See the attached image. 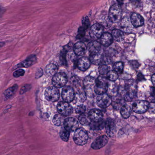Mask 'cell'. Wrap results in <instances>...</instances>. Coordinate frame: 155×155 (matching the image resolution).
<instances>
[{"label": "cell", "instance_id": "obj_35", "mask_svg": "<svg viewBox=\"0 0 155 155\" xmlns=\"http://www.w3.org/2000/svg\"><path fill=\"white\" fill-rule=\"evenodd\" d=\"M31 88V86L29 84H26L22 86L21 88L20 89V94L21 95L24 94L26 92L30 91V89Z\"/></svg>", "mask_w": 155, "mask_h": 155}, {"label": "cell", "instance_id": "obj_18", "mask_svg": "<svg viewBox=\"0 0 155 155\" xmlns=\"http://www.w3.org/2000/svg\"><path fill=\"white\" fill-rule=\"evenodd\" d=\"M91 121L93 122H99L103 120L104 114L99 109H93L89 111L88 113Z\"/></svg>", "mask_w": 155, "mask_h": 155}, {"label": "cell", "instance_id": "obj_36", "mask_svg": "<svg viewBox=\"0 0 155 155\" xmlns=\"http://www.w3.org/2000/svg\"><path fill=\"white\" fill-rule=\"evenodd\" d=\"M25 74V71L22 69H19L14 72L13 76L15 78H18L21 76H23Z\"/></svg>", "mask_w": 155, "mask_h": 155}, {"label": "cell", "instance_id": "obj_13", "mask_svg": "<svg viewBox=\"0 0 155 155\" xmlns=\"http://www.w3.org/2000/svg\"><path fill=\"white\" fill-rule=\"evenodd\" d=\"M108 142V138L107 136H101L93 142L91 144V148L94 150H99L105 146Z\"/></svg>", "mask_w": 155, "mask_h": 155}, {"label": "cell", "instance_id": "obj_30", "mask_svg": "<svg viewBox=\"0 0 155 155\" xmlns=\"http://www.w3.org/2000/svg\"><path fill=\"white\" fill-rule=\"evenodd\" d=\"M113 69L118 74H121L124 71V64L121 62L115 63L113 66Z\"/></svg>", "mask_w": 155, "mask_h": 155}, {"label": "cell", "instance_id": "obj_8", "mask_svg": "<svg viewBox=\"0 0 155 155\" xmlns=\"http://www.w3.org/2000/svg\"><path fill=\"white\" fill-rule=\"evenodd\" d=\"M97 105L102 108H106L108 107L112 104V100L108 94H102L97 97L96 100Z\"/></svg>", "mask_w": 155, "mask_h": 155}, {"label": "cell", "instance_id": "obj_9", "mask_svg": "<svg viewBox=\"0 0 155 155\" xmlns=\"http://www.w3.org/2000/svg\"><path fill=\"white\" fill-rule=\"evenodd\" d=\"M149 103L143 100H138L133 103L132 108L133 111L138 114H143L148 110Z\"/></svg>", "mask_w": 155, "mask_h": 155}, {"label": "cell", "instance_id": "obj_28", "mask_svg": "<svg viewBox=\"0 0 155 155\" xmlns=\"http://www.w3.org/2000/svg\"><path fill=\"white\" fill-rule=\"evenodd\" d=\"M70 133L71 132H69L65 128H61L60 132V136L61 139L64 142H68L70 138Z\"/></svg>", "mask_w": 155, "mask_h": 155}, {"label": "cell", "instance_id": "obj_46", "mask_svg": "<svg viewBox=\"0 0 155 155\" xmlns=\"http://www.w3.org/2000/svg\"><path fill=\"white\" fill-rule=\"evenodd\" d=\"M130 1H138V0H130Z\"/></svg>", "mask_w": 155, "mask_h": 155}, {"label": "cell", "instance_id": "obj_29", "mask_svg": "<svg viewBox=\"0 0 155 155\" xmlns=\"http://www.w3.org/2000/svg\"><path fill=\"white\" fill-rule=\"evenodd\" d=\"M63 116L60 114H56L54 116L52 119L54 124L56 126H60L63 122Z\"/></svg>", "mask_w": 155, "mask_h": 155}, {"label": "cell", "instance_id": "obj_31", "mask_svg": "<svg viewBox=\"0 0 155 155\" xmlns=\"http://www.w3.org/2000/svg\"><path fill=\"white\" fill-rule=\"evenodd\" d=\"M107 78L111 82H114L118 78V74L114 71H110L106 75Z\"/></svg>", "mask_w": 155, "mask_h": 155}, {"label": "cell", "instance_id": "obj_27", "mask_svg": "<svg viewBox=\"0 0 155 155\" xmlns=\"http://www.w3.org/2000/svg\"><path fill=\"white\" fill-rule=\"evenodd\" d=\"M71 83L73 86L74 89H75L76 92L83 89V87L81 85V82L80 81V79L77 76H73L71 79Z\"/></svg>", "mask_w": 155, "mask_h": 155}, {"label": "cell", "instance_id": "obj_34", "mask_svg": "<svg viewBox=\"0 0 155 155\" xmlns=\"http://www.w3.org/2000/svg\"><path fill=\"white\" fill-rule=\"evenodd\" d=\"M82 26L85 29L87 30L90 25V21L87 16H84L82 20Z\"/></svg>", "mask_w": 155, "mask_h": 155}, {"label": "cell", "instance_id": "obj_19", "mask_svg": "<svg viewBox=\"0 0 155 155\" xmlns=\"http://www.w3.org/2000/svg\"><path fill=\"white\" fill-rule=\"evenodd\" d=\"M73 50L75 55L78 56H82L86 52L87 47L83 42H78L74 45Z\"/></svg>", "mask_w": 155, "mask_h": 155}, {"label": "cell", "instance_id": "obj_43", "mask_svg": "<svg viewBox=\"0 0 155 155\" xmlns=\"http://www.w3.org/2000/svg\"><path fill=\"white\" fill-rule=\"evenodd\" d=\"M151 94L153 96L155 97V87H152L151 90Z\"/></svg>", "mask_w": 155, "mask_h": 155}, {"label": "cell", "instance_id": "obj_12", "mask_svg": "<svg viewBox=\"0 0 155 155\" xmlns=\"http://www.w3.org/2000/svg\"><path fill=\"white\" fill-rule=\"evenodd\" d=\"M104 32V28L101 25L96 23L93 25L89 30L90 37L94 40L100 39Z\"/></svg>", "mask_w": 155, "mask_h": 155}, {"label": "cell", "instance_id": "obj_33", "mask_svg": "<svg viewBox=\"0 0 155 155\" xmlns=\"http://www.w3.org/2000/svg\"><path fill=\"white\" fill-rule=\"evenodd\" d=\"M136 93L137 92H130V91L126 92L124 96L125 100L127 102L132 101V100L135 97Z\"/></svg>", "mask_w": 155, "mask_h": 155}, {"label": "cell", "instance_id": "obj_1", "mask_svg": "<svg viewBox=\"0 0 155 155\" xmlns=\"http://www.w3.org/2000/svg\"><path fill=\"white\" fill-rule=\"evenodd\" d=\"M108 80L104 76H98L95 80L94 86L95 93L98 95L106 93L108 87Z\"/></svg>", "mask_w": 155, "mask_h": 155}, {"label": "cell", "instance_id": "obj_37", "mask_svg": "<svg viewBox=\"0 0 155 155\" xmlns=\"http://www.w3.org/2000/svg\"><path fill=\"white\" fill-rule=\"evenodd\" d=\"M85 29L83 27V26H80L78 29V34L76 35V38L77 39H81L82 37L84 36L85 34Z\"/></svg>", "mask_w": 155, "mask_h": 155}, {"label": "cell", "instance_id": "obj_15", "mask_svg": "<svg viewBox=\"0 0 155 155\" xmlns=\"http://www.w3.org/2000/svg\"><path fill=\"white\" fill-rule=\"evenodd\" d=\"M87 49L90 56L99 54L101 50V43L96 41H93L88 44Z\"/></svg>", "mask_w": 155, "mask_h": 155}, {"label": "cell", "instance_id": "obj_47", "mask_svg": "<svg viewBox=\"0 0 155 155\" xmlns=\"http://www.w3.org/2000/svg\"><path fill=\"white\" fill-rule=\"evenodd\" d=\"M1 11V7H0V11Z\"/></svg>", "mask_w": 155, "mask_h": 155}, {"label": "cell", "instance_id": "obj_39", "mask_svg": "<svg viewBox=\"0 0 155 155\" xmlns=\"http://www.w3.org/2000/svg\"><path fill=\"white\" fill-rule=\"evenodd\" d=\"M147 111H148L150 113L155 114V102L149 103Z\"/></svg>", "mask_w": 155, "mask_h": 155}, {"label": "cell", "instance_id": "obj_22", "mask_svg": "<svg viewBox=\"0 0 155 155\" xmlns=\"http://www.w3.org/2000/svg\"><path fill=\"white\" fill-rule=\"evenodd\" d=\"M18 88V85L15 84L6 89L3 93V95L5 100H8L12 97L17 92Z\"/></svg>", "mask_w": 155, "mask_h": 155}, {"label": "cell", "instance_id": "obj_42", "mask_svg": "<svg viewBox=\"0 0 155 155\" xmlns=\"http://www.w3.org/2000/svg\"><path fill=\"white\" fill-rule=\"evenodd\" d=\"M12 106L11 105H8V106H6V107H5V110H4V113H7V112H8V111H9V110H10V109H11V108H12Z\"/></svg>", "mask_w": 155, "mask_h": 155}, {"label": "cell", "instance_id": "obj_14", "mask_svg": "<svg viewBox=\"0 0 155 155\" xmlns=\"http://www.w3.org/2000/svg\"><path fill=\"white\" fill-rule=\"evenodd\" d=\"M64 128L69 132H74L78 128V121L74 117H68L64 120Z\"/></svg>", "mask_w": 155, "mask_h": 155}, {"label": "cell", "instance_id": "obj_16", "mask_svg": "<svg viewBox=\"0 0 155 155\" xmlns=\"http://www.w3.org/2000/svg\"><path fill=\"white\" fill-rule=\"evenodd\" d=\"M105 126L107 136L110 137H114L116 133V126L114 122L111 119H109L106 122Z\"/></svg>", "mask_w": 155, "mask_h": 155}, {"label": "cell", "instance_id": "obj_4", "mask_svg": "<svg viewBox=\"0 0 155 155\" xmlns=\"http://www.w3.org/2000/svg\"><path fill=\"white\" fill-rule=\"evenodd\" d=\"M45 99L49 102H57L60 97V91L54 86H49L45 92Z\"/></svg>", "mask_w": 155, "mask_h": 155}, {"label": "cell", "instance_id": "obj_5", "mask_svg": "<svg viewBox=\"0 0 155 155\" xmlns=\"http://www.w3.org/2000/svg\"><path fill=\"white\" fill-rule=\"evenodd\" d=\"M68 82V77L66 74L64 72L57 73L53 76V84L58 88H61L66 86Z\"/></svg>", "mask_w": 155, "mask_h": 155}, {"label": "cell", "instance_id": "obj_44", "mask_svg": "<svg viewBox=\"0 0 155 155\" xmlns=\"http://www.w3.org/2000/svg\"><path fill=\"white\" fill-rule=\"evenodd\" d=\"M152 80L153 84L154 86H155V74L152 76Z\"/></svg>", "mask_w": 155, "mask_h": 155}, {"label": "cell", "instance_id": "obj_40", "mask_svg": "<svg viewBox=\"0 0 155 155\" xmlns=\"http://www.w3.org/2000/svg\"><path fill=\"white\" fill-rule=\"evenodd\" d=\"M43 74V71L42 69L41 68H39L36 71L35 73V78L38 79L40 78L41 76H42Z\"/></svg>", "mask_w": 155, "mask_h": 155}, {"label": "cell", "instance_id": "obj_32", "mask_svg": "<svg viewBox=\"0 0 155 155\" xmlns=\"http://www.w3.org/2000/svg\"><path fill=\"white\" fill-rule=\"evenodd\" d=\"M110 71V67L106 64L102 65L98 68V72L101 75H106Z\"/></svg>", "mask_w": 155, "mask_h": 155}, {"label": "cell", "instance_id": "obj_41", "mask_svg": "<svg viewBox=\"0 0 155 155\" xmlns=\"http://www.w3.org/2000/svg\"><path fill=\"white\" fill-rule=\"evenodd\" d=\"M137 78L138 81H142L143 80H144V77L143 75L141 74V73L138 74V75H137Z\"/></svg>", "mask_w": 155, "mask_h": 155}, {"label": "cell", "instance_id": "obj_38", "mask_svg": "<svg viewBox=\"0 0 155 155\" xmlns=\"http://www.w3.org/2000/svg\"><path fill=\"white\" fill-rule=\"evenodd\" d=\"M85 106L83 104H80L77 106H76V108H75V112H76V113L81 114L85 113Z\"/></svg>", "mask_w": 155, "mask_h": 155}, {"label": "cell", "instance_id": "obj_11", "mask_svg": "<svg viewBox=\"0 0 155 155\" xmlns=\"http://www.w3.org/2000/svg\"><path fill=\"white\" fill-rule=\"evenodd\" d=\"M37 62V57L35 55H31L28 56L22 62L17 64L14 66L13 70H16L20 68H29L34 65Z\"/></svg>", "mask_w": 155, "mask_h": 155}, {"label": "cell", "instance_id": "obj_23", "mask_svg": "<svg viewBox=\"0 0 155 155\" xmlns=\"http://www.w3.org/2000/svg\"><path fill=\"white\" fill-rule=\"evenodd\" d=\"M45 71L47 75L50 76H53L57 73L58 67L54 64H49L45 66Z\"/></svg>", "mask_w": 155, "mask_h": 155}, {"label": "cell", "instance_id": "obj_6", "mask_svg": "<svg viewBox=\"0 0 155 155\" xmlns=\"http://www.w3.org/2000/svg\"><path fill=\"white\" fill-rule=\"evenodd\" d=\"M63 100L67 103H71L75 97V93L73 87L70 86H64L61 93Z\"/></svg>", "mask_w": 155, "mask_h": 155}, {"label": "cell", "instance_id": "obj_7", "mask_svg": "<svg viewBox=\"0 0 155 155\" xmlns=\"http://www.w3.org/2000/svg\"><path fill=\"white\" fill-rule=\"evenodd\" d=\"M57 109L59 113L63 116H69L73 112V108L71 105L64 101L58 103Z\"/></svg>", "mask_w": 155, "mask_h": 155}, {"label": "cell", "instance_id": "obj_2", "mask_svg": "<svg viewBox=\"0 0 155 155\" xmlns=\"http://www.w3.org/2000/svg\"><path fill=\"white\" fill-rule=\"evenodd\" d=\"M88 135L87 131L83 128H78L74 131L73 139L74 143L78 146H83L88 141Z\"/></svg>", "mask_w": 155, "mask_h": 155}, {"label": "cell", "instance_id": "obj_45", "mask_svg": "<svg viewBox=\"0 0 155 155\" xmlns=\"http://www.w3.org/2000/svg\"><path fill=\"white\" fill-rule=\"evenodd\" d=\"M5 45V43L3 42H0V48L2 47L4 45Z\"/></svg>", "mask_w": 155, "mask_h": 155}, {"label": "cell", "instance_id": "obj_24", "mask_svg": "<svg viewBox=\"0 0 155 155\" xmlns=\"http://www.w3.org/2000/svg\"><path fill=\"white\" fill-rule=\"evenodd\" d=\"M132 108L127 105H124L121 107L120 113L122 116L125 119H127L132 113Z\"/></svg>", "mask_w": 155, "mask_h": 155}, {"label": "cell", "instance_id": "obj_26", "mask_svg": "<svg viewBox=\"0 0 155 155\" xmlns=\"http://www.w3.org/2000/svg\"><path fill=\"white\" fill-rule=\"evenodd\" d=\"M78 121L81 124L85 126L90 125L92 121L88 115V114L85 113L81 114L79 116Z\"/></svg>", "mask_w": 155, "mask_h": 155}, {"label": "cell", "instance_id": "obj_10", "mask_svg": "<svg viewBox=\"0 0 155 155\" xmlns=\"http://www.w3.org/2000/svg\"><path fill=\"white\" fill-rule=\"evenodd\" d=\"M95 80L94 78L90 76L85 77L84 81V89L87 96L89 97H92L94 95L93 92V86H94ZM93 97V96H92Z\"/></svg>", "mask_w": 155, "mask_h": 155}, {"label": "cell", "instance_id": "obj_3", "mask_svg": "<svg viewBox=\"0 0 155 155\" xmlns=\"http://www.w3.org/2000/svg\"><path fill=\"white\" fill-rule=\"evenodd\" d=\"M108 17L112 22L117 23L122 17V9L118 4H114L109 9Z\"/></svg>", "mask_w": 155, "mask_h": 155}, {"label": "cell", "instance_id": "obj_25", "mask_svg": "<svg viewBox=\"0 0 155 155\" xmlns=\"http://www.w3.org/2000/svg\"><path fill=\"white\" fill-rule=\"evenodd\" d=\"M112 35L114 39L117 42H122L124 38V35L123 32L117 29H114L112 31Z\"/></svg>", "mask_w": 155, "mask_h": 155}, {"label": "cell", "instance_id": "obj_21", "mask_svg": "<svg viewBox=\"0 0 155 155\" xmlns=\"http://www.w3.org/2000/svg\"><path fill=\"white\" fill-rule=\"evenodd\" d=\"M113 36L108 32L103 33L100 38V43L104 46L107 47L112 44L113 42Z\"/></svg>", "mask_w": 155, "mask_h": 155}, {"label": "cell", "instance_id": "obj_20", "mask_svg": "<svg viewBox=\"0 0 155 155\" xmlns=\"http://www.w3.org/2000/svg\"><path fill=\"white\" fill-rule=\"evenodd\" d=\"M131 22L135 27L142 26L144 24V20L143 16L139 14L134 13L131 16Z\"/></svg>", "mask_w": 155, "mask_h": 155}, {"label": "cell", "instance_id": "obj_17", "mask_svg": "<svg viewBox=\"0 0 155 155\" xmlns=\"http://www.w3.org/2000/svg\"><path fill=\"white\" fill-rule=\"evenodd\" d=\"M91 63V61L89 58L84 56L78 59L77 64V67L80 71L85 72L89 68Z\"/></svg>", "mask_w": 155, "mask_h": 155}]
</instances>
